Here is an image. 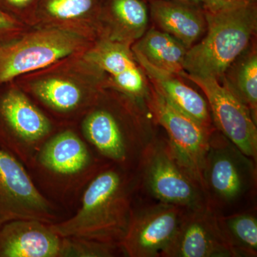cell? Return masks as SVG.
<instances>
[{
    "instance_id": "ffe728a7",
    "label": "cell",
    "mask_w": 257,
    "mask_h": 257,
    "mask_svg": "<svg viewBox=\"0 0 257 257\" xmlns=\"http://www.w3.org/2000/svg\"><path fill=\"white\" fill-rule=\"evenodd\" d=\"M147 3L152 26L175 37L187 50L199 42L207 31L203 7L169 0Z\"/></svg>"
},
{
    "instance_id": "f1b7e54d",
    "label": "cell",
    "mask_w": 257,
    "mask_h": 257,
    "mask_svg": "<svg viewBox=\"0 0 257 257\" xmlns=\"http://www.w3.org/2000/svg\"><path fill=\"white\" fill-rule=\"evenodd\" d=\"M145 1L149 3V2L155 1V0H145ZM169 1L179 2V3H187V4L196 5V6L203 7L201 0H169Z\"/></svg>"
},
{
    "instance_id": "3957f363",
    "label": "cell",
    "mask_w": 257,
    "mask_h": 257,
    "mask_svg": "<svg viewBox=\"0 0 257 257\" xmlns=\"http://www.w3.org/2000/svg\"><path fill=\"white\" fill-rule=\"evenodd\" d=\"M109 164L78 130L65 126L44 143L27 170L40 192L69 216L78 207L88 184Z\"/></svg>"
},
{
    "instance_id": "7402d4cb",
    "label": "cell",
    "mask_w": 257,
    "mask_h": 257,
    "mask_svg": "<svg viewBox=\"0 0 257 257\" xmlns=\"http://www.w3.org/2000/svg\"><path fill=\"white\" fill-rule=\"evenodd\" d=\"M220 83L249 109L257 123L256 38L228 67Z\"/></svg>"
},
{
    "instance_id": "9c48e42d",
    "label": "cell",
    "mask_w": 257,
    "mask_h": 257,
    "mask_svg": "<svg viewBox=\"0 0 257 257\" xmlns=\"http://www.w3.org/2000/svg\"><path fill=\"white\" fill-rule=\"evenodd\" d=\"M137 171L140 187L159 202L184 209L207 204L202 189L179 165L166 137L158 134L144 153Z\"/></svg>"
},
{
    "instance_id": "e0dca14e",
    "label": "cell",
    "mask_w": 257,
    "mask_h": 257,
    "mask_svg": "<svg viewBox=\"0 0 257 257\" xmlns=\"http://www.w3.org/2000/svg\"><path fill=\"white\" fill-rule=\"evenodd\" d=\"M105 0H40L33 28L62 29L91 40L99 37V18Z\"/></svg>"
},
{
    "instance_id": "5bb4252c",
    "label": "cell",
    "mask_w": 257,
    "mask_h": 257,
    "mask_svg": "<svg viewBox=\"0 0 257 257\" xmlns=\"http://www.w3.org/2000/svg\"><path fill=\"white\" fill-rule=\"evenodd\" d=\"M161 257H237L221 232L218 214L207 204L186 209Z\"/></svg>"
},
{
    "instance_id": "277c9868",
    "label": "cell",
    "mask_w": 257,
    "mask_h": 257,
    "mask_svg": "<svg viewBox=\"0 0 257 257\" xmlns=\"http://www.w3.org/2000/svg\"><path fill=\"white\" fill-rule=\"evenodd\" d=\"M84 52L18 78L17 85L62 127L79 122L108 88L107 76Z\"/></svg>"
},
{
    "instance_id": "4fadbf2b",
    "label": "cell",
    "mask_w": 257,
    "mask_h": 257,
    "mask_svg": "<svg viewBox=\"0 0 257 257\" xmlns=\"http://www.w3.org/2000/svg\"><path fill=\"white\" fill-rule=\"evenodd\" d=\"M186 209L159 202L134 209L120 247L124 256L161 257L177 232Z\"/></svg>"
},
{
    "instance_id": "8fae6325",
    "label": "cell",
    "mask_w": 257,
    "mask_h": 257,
    "mask_svg": "<svg viewBox=\"0 0 257 257\" xmlns=\"http://www.w3.org/2000/svg\"><path fill=\"white\" fill-rule=\"evenodd\" d=\"M67 217L40 192L25 166L0 148V226L17 219L53 224Z\"/></svg>"
},
{
    "instance_id": "7c38bea8",
    "label": "cell",
    "mask_w": 257,
    "mask_h": 257,
    "mask_svg": "<svg viewBox=\"0 0 257 257\" xmlns=\"http://www.w3.org/2000/svg\"><path fill=\"white\" fill-rule=\"evenodd\" d=\"M184 79L195 84L204 93L214 127L256 162V123L249 109L215 79L198 78L187 74Z\"/></svg>"
},
{
    "instance_id": "d4e9b609",
    "label": "cell",
    "mask_w": 257,
    "mask_h": 257,
    "mask_svg": "<svg viewBox=\"0 0 257 257\" xmlns=\"http://www.w3.org/2000/svg\"><path fill=\"white\" fill-rule=\"evenodd\" d=\"M40 0H0V9L32 28Z\"/></svg>"
},
{
    "instance_id": "8992f818",
    "label": "cell",
    "mask_w": 257,
    "mask_h": 257,
    "mask_svg": "<svg viewBox=\"0 0 257 257\" xmlns=\"http://www.w3.org/2000/svg\"><path fill=\"white\" fill-rule=\"evenodd\" d=\"M256 163L216 128L203 170L207 205L223 214L249 199L256 188Z\"/></svg>"
},
{
    "instance_id": "83f0119b",
    "label": "cell",
    "mask_w": 257,
    "mask_h": 257,
    "mask_svg": "<svg viewBox=\"0 0 257 257\" xmlns=\"http://www.w3.org/2000/svg\"><path fill=\"white\" fill-rule=\"evenodd\" d=\"M224 8L232 5L247 4V3H256V0H221Z\"/></svg>"
},
{
    "instance_id": "4316f807",
    "label": "cell",
    "mask_w": 257,
    "mask_h": 257,
    "mask_svg": "<svg viewBox=\"0 0 257 257\" xmlns=\"http://www.w3.org/2000/svg\"><path fill=\"white\" fill-rule=\"evenodd\" d=\"M203 8L207 11L214 12L224 8L221 0H201Z\"/></svg>"
},
{
    "instance_id": "9a60e30c",
    "label": "cell",
    "mask_w": 257,
    "mask_h": 257,
    "mask_svg": "<svg viewBox=\"0 0 257 257\" xmlns=\"http://www.w3.org/2000/svg\"><path fill=\"white\" fill-rule=\"evenodd\" d=\"M84 55L106 74L108 88L133 100L145 103L150 83L135 60L131 46L98 39L84 52Z\"/></svg>"
},
{
    "instance_id": "52a82bcc",
    "label": "cell",
    "mask_w": 257,
    "mask_h": 257,
    "mask_svg": "<svg viewBox=\"0 0 257 257\" xmlns=\"http://www.w3.org/2000/svg\"><path fill=\"white\" fill-rule=\"evenodd\" d=\"M94 42L62 29H29L18 38L0 45V85L84 52Z\"/></svg>"
},
{
    "instance_id": "30bf717a",
    "label": "cell",
    "mask_w": 257,
    "mask_h": 257,
    "mask_svg": "<svg viewBox=\"0 0 257 257\" xmlns=\"http://www.w3.org/2000/svg\"><path fill=\"white\" fill-rule=\"evenodd\" d=\"M145 103L155 122L165 130L172 155L203 190L204 162L216 128H208L179 110L151 84Z\"/></svg>"
},
{
    "instance_id": "603a6c76",
    "label": "cell",
    "mask_w": 257,
    "mask_h": 257,
    "mask_svg": "<svg viewBox=\"0 0 257 257\" xmlns=\"http://www.w3.org/2000/svg\"><path fill=\"white\" fill-rule=\"evenodd\" d=\"M218 221L221 232L236 256H257V219L253 213L218 214Z\"/></svg>"
},
{
    "instance_id": "44dd1931",
    "label": "cell",
    "mask_w": 257,
    "mask_h": 257,
    "mask_svg": "<svg viewBox=\"0 0 257 257\" xmlns=\"http://www.w3.org/2000/svg\"><path fill=\"white\" fill-rule=\"evenodd\" d=\"M132 50L143 56L154 67L184 79V64L187 48L169 34L152 25L134 44Z\"/></svg>"
},
{
    "instance_id": "5b68a950",
    "label": "cell",
    "mask_w": 257,
    "mask_h": 257,
    "mask_svg": "<svg viewBox=\"0 0 257 257\" xmlns=\"http://www.w3.org/2000/svg\"><path fill=\"white\" fill-rule=\"evenodd\" d=\"M207 31L187 50L186 74L220 82L228 67L246 50L257 33V3L204 10Z\"/></svg>"
},
{
    "instance_id": "ac0fdd59",
    "label": "cell",
    "mask_w": 257,
    "mask_h": 257,
    "mask_svg": "<svg viewBox=\"0 0 257 257\" xmlns=\"http://www.w3.org/2000/svg\"><path fill=\"white\" fill-rule=\"evenodd\" d=\"M154 89L172 105L208 128H214L210 110L205 98L189 86L184 79L154 67L145 57L133 52Z\"/></svg>"
},
{
    "instance_id": "cb8c5ba5",
    "label": "cell",
    "mask_w": 257,
    "mask_h": 257,
    "mask_svg": "<svg viewBox=\"0 0 257 257\" xmlns=\"http://www.w3.org/2000/svg\"><path fill=\"white\" fill-rule=\"evenodd\" d=\"M124 255L117 243L79 237H65V257H114Z\"/></svg>"
},
{
    "instance_id": "d6986e66",
    "label": "cell",
    "mask_w": 257,
    "mask_h": 257,
    "mask_svg": "<svg viewBox=\"0 0 257 257\" xmlns=\"http://www.w3.org/2000/svg\"><path fill=\"white\" fill-rule=\"evenodd\" d=\"M150 23L148 3L145 0H105L99 18L98 39L132 47L145 35Z\"/></svg>"
},
{
    "instance_id": "ba28073f",
    "label": "cell",
    "mask_w": 257,
    "mask_h": 257,
    "mask_svg": "<svg viewBox=\"0 0 257 257\" xmlns=\"http://www.w3.org/2000/svg\"><path fill=\"white\" fill-rule=\"evenodd\" d=\"M61 128L18 85L0 94V148L26 168L44 143Z\"/></svg>"
},
{
    "instance_id": "484cf974",
    "label": "cell",
    "mask_w": 257,
    "mask_h": 257,
    "mask_svg": "<svg viewBox=\"0 0 257 257\" xmlns=\"http://www.w3.org/2000/svg\"><path fill=\"white\" fill-rule=\"evenodd\" d=\"M30 28L0 9V45L18 38Z\"/></svg>"
},
{
    "instance_id": "2e32d148",
    "label": "cell",
    "mask_w": 257,
    "mask_h": 257,
    "mask_svg": "<svg viewBox=\"0 0 257 257\" xmlns=\"http://www.w3.org/2000/svg\"><path fill=\"white\" fill-rule=\"evenodd\" d=\"M0 257H65V237L43 221H8L0 226Z\"/></svg>"
},
{
    "instance_id": "6da1fadb",
    "label": "cell",
    "mask_w": 257,
    "mask_h": 257,
    "mask_svg": "<svg viewBox=\"0 0 257 257\" xmlns=\"http://www.w3.org/2000/svg\"><path fill=\"white\" fill-rule=\"evenodd\" d=\"M79 132L106 162L136 171L144 153L158 135L145 103L114 89H104L79 121Z\"/></svg>"
},
{
    "instance_id": "7a4b0ae2",
    "label": "cell",
    "mask_w": 257,
    "mask_h": 257,
    "mask_svg": "<svg viewBox=\"0 0 257 257\" xmlns=\"http://www.w3.org/2000/svg\"><path fill=\"white\" fill-rule=\"evenodd\" d=\"M140 189L138 171L109 164L88 184L73 214L51 227L63 237L119 244L131 220Z\"/></svg>"
}]
</instances>
